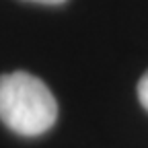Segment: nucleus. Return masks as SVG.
<instances>
[{
  "label": "nucleus",
  "instance_id": "nucleus-1",
  "mask_svg": "<svg viewBox=\"0 0 148 148\" xmlns=\"http://www.w3.org/2000/svg\"><path fill=\"white\" fill-rule=\"evenodd\" d=\"M0 117L18 136H41L58 119V103L43 80L16 70L0 80Z\"/></svg>",
  "mask_w": 148,
  "mask_h": 148
},
{
  "label": "nucleus",
  "instance_id": "nucleus-3",
  "mask_svg": "<svg viewBox=\"0 0 148 148\" xmlns=\"http://www.w3.org/2000/svg\"><path fill=\"white\" fill-rule=\"evenodd\" d=\"M29 2H39V4H62L66 0H29Z\"/></svg>",
  "mask_w": 148,
  "mask_h": 148
},
{
  "label": "nucleus",
  "instance_id": "nucleus-2",
  "mask_svg": "<svg viewBox=\"0 0 148 148\" xmlns=\"http://www.w3.org/2000/svg\"><path fill=\"white\" fill-rule=\"evenodd\" d=\"M138 99H140V105L148 111V70L142 74V78L138 80Z\"/></svg>",
  "mask_w": 148,
  "mask_h": 148
}]
</instances>
